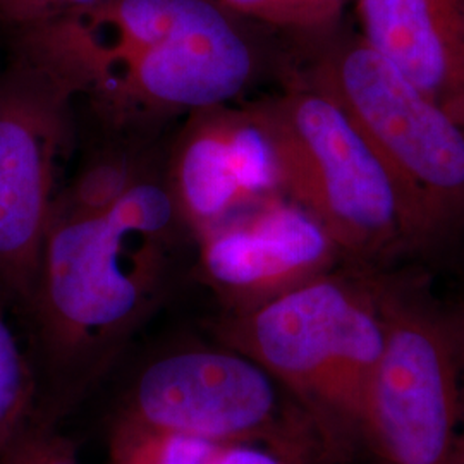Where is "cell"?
Returning a JSON list of instances; mask_svg holds the SVG:
<instances>
[{"instance_id":"11","label":"cell","mask_w":464,"mask_h":464,"mask_svg":"<svg viewBox=\"0 0 464 464\" xmlns=\"http://www.w3.org/2000/svg\"><path fill=\"white\" fill-rule=\"evenodd\" d=\"M358 34L464 126V0H353Z\"/></svg>"},{"instance_id":"19","label":"cell","mask_w":464,"mask_h":464,"mask_svg":"<svg viewBox=\"0 0 464 464\" xmlns=\"http://www.w3.org/2000/svg\"><path fill=\"white\" fill-rule=\"evenodd\" d=\"M349 2L353 0H295L301 34H318L335 26Z\"/></svg>"},{"instance_id":"4","label":"cell","mask_w":464,"mask_h":464,"mask_svg":"<svg viewBox=\"0 0 464 464\" xmlns=\"http://www.w3.org/2000/svg\"><path fill=\"white\" fill-rule=\"evenodd\" d=\"M299 74L329 93L408 199L429 246L464 231V126L358 32L329 28Z\"/></svg>"},{"instance_id":"10","label":"cell","mask_w":464,"mask_h":464,"mask_svg":"<svg viewBox=\"0 0 464 464\" xmlns=\"http://www.w3.org/2000/svg\"><path fill=\"white\" fill-rule=\"evenodd\" d=\"M166 184L195 239L251 203L281 193L276 150L253 103L191 112L170 153Z\"/></svg>"},{"instance_id":"20","label":"cell","mask_w":464,"mask_h":464,"mask_svg":"<svg viewBox=\"0 0 464 464\" xmlns=\"http://www.w3.org/2000/svg\"><path fill=\"white\" fill-rule=\"evenodd\" d=\"M450 464H464V372H463V402H461V420H459V429H458V437L456 444L452 450Z\"/></svg>"},{"instance_id":"5","label":"cell","mask_w":464,"mask_h":464,"mask_svg":"<svg viewBox=\"0 0 464 464\" xmlns=\"http://www.w3.org/2000/svg\"><path fill=\"white\" fill-rule=\"evenodd\" d=\"M383 314L362 449L373 464H450L463 402L464 306L437 298L423 276L383 270Z\"/></svg>"},{"instance_id":"9","label":"cell","mask_w":464,"mask_h":464,"mask_svg":"<svg viewBox=\"0 0 464 464\" xmlns=\"http://www.w3.org/2000/svg\"><path fill=\"white\" fill-rule=\"evenodd\" d=\"M199 276L241 314L348 264L322 222L295 199H258L195 239Z\"/></svg>"},{"instance_id":"2","label":"cell","mask_w":464,"mask_h":464,"mask_svg":"<svg viewBox=\"0 0 464 464\" xmlns=\"http://www.w3.org/2000/svg\"><path fill=\"white\" fill-rule=\"evenodd\" d=\"M184 229L166 181L145 176L107 210L53 205L28 303L47 372L76 392L157 303Z\"/></svg>"},{"instance_id":"13","label":"cell","mask_w":464,"mask_h":464,"mask_svg":"<svg viewBox=\"0 0 464 464\" xmlns=\"http://www.w3.org/2000/svg\"><path fill=\"white\" fill-rule=\"evenodd\" d=\"M212 444L117 418L105 464H201Z\"/></svg>"},{"instance_id":"3","label":"cell","mask_w":464,"mask_h":464,"mask_svg":"<svg viewBox=\"0 0 464 464\" xmlns=\"http://www.w3.org/2000/svg\"><path fill=\"white\" fill-rule=\"evenodd\" d=\"M276 150L281 193L329 231L348 264L383 268L427 248L415 214L346 111L298 71L251 102Z\"/></svg>"},{"instance_id":"16","label":"cell","mask_w":464,"mask_h":464,"mask_svg":"<svg viewBox=\"0 0 464 464\" xmlns=\"http://www.w3.org/2000/svg\"><path fill=\"white\" fill-rule=\"evenodd\" d=\"M103 2L105 0H0V24L14 34L59 17L83 13Z\"/></svg>"},{"instance_id":"14","label":"cell","mask_w":464,"mask_h":464,"mask_svg":"<svg viewBox=\"0 0 464 464\" xmlns=\"http://www.w3.org/2000/svg\"><path fill=\"white\" fill-rule=\"evenodd\" d=\"M143 178L140 167L126 155L97 159L57 195L53 205L71 212H102L116 205Z\"/></svg>"},{"instance_id":"17","label":"cell","mask_w":464,"mask_h":464,"mask_svg":"<svg viewBox=\"0 0 464 464\" xmlns=\"http://www.w3.org/2000/svg\"><path fill=\"white\" fill-rule=\"evenodd\" d=\"M237 16L301 34L295 0H214Z\"/></svg>"},{"instance_id":"1","label":"cell","mask_w":464,"mask_h":464,"mask_svg":"<svg viewBox=\"0 0 464 464\" xmlns=\"http://www.w3.org/2000/svg\"><path fill=\"white\" fill-rule=\"evenodd\" d=\"M214 0H105L14 32V55L50 72L114 122L232 103L264 52Z\"/></svg>"},{"instance_id":"15","label":"cell","mask_w":464,"mask_h":464,"mask_svg":"<svg viewBox=\"0 0 464 464\" xmlns=\"http://www.w3.org/2000/svg\"><path fill=\"white\" fill-rule=\"evenodd\" d=\"M4 464H82V461L71 440L36 420Z\"/></svg>"},{"instance_id":"8","label":"cell","mask_w":464,"mask_h":464,"mask_svg":"<svg viewBox=\"0 0 464 464\" xmlns=\"http://www.w3.org/2000/svg\"><path fill=\"white\" fill-rule=\"evenodd\" d=\"M71 88L16 55L0 74V293L28 306L71 145Z\"/></svg>"},{"instance_id":"12","label":"cell","mask_w":464,"mask_h":464,"mask_svg":"<svg viewBox=\"0 0 464 464\" xmlns=\"http://www.w3.org/2000/svg\"><path fill=\"white\" fill-rule=\"evenodd\" d=\"M0 293V464L36 421L38 382L19 344Z\"/></svg>"},{"instance_id":"18","label":"cell","mask_w":464,"mask_h":464,"mask_svg":"<svg viewBox=\"0 0 464 464\" xmlns=\"http://www.w3.org/2000/svg\"><path fill=\"white\" fill-rule=\"evenodd\" d=\"M201 464H301L279 449L255 442L212 444Z\"/></svg>"},{"instance_id":"7","label":"cell","mask_w":464,"mask_h":464,"mask_svg":"<svg viewBox=\"0 0 464 464\" xmlns=\"http://www.w3.org/2000/svg\"><path fill=\"white\" fill-rule=\"evenodd\" d=\"M382 277L377 266H335L256 308L227 314L220 339L264 366L318 431L348 349L383 318Z\"/></svg>"},{"instance_id":"6","label":"cell","mask_w":464,"mask_h":464,"mask_svg":"<svg viewBox=\"0 0 464 464\" xmlns=\"http://www.w3.org/2000/svg\"><path fill=\"white\" fill-rule=\"evenodd\" d=\"M117 418L208 444H266L301 464L329 458L314 423L281 383L226 344L172 351L150 362Z\"/></svg>"}]
</instances>
